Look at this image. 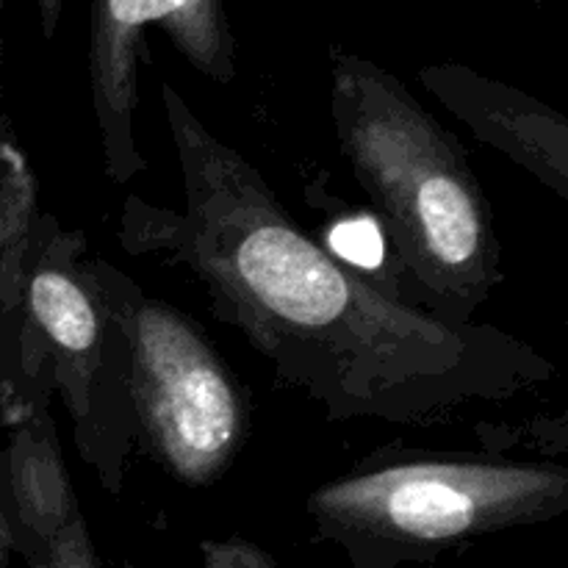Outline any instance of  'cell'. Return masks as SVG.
<instances>
[{
    "instance_id": "obj_1",
    "label": "cell",
    "mask_w": 568,
    "mask_h": 568,
    "mask_svg": "<svg viewBox=\"0 0 568 568\" xmlns=\"http://www.w3.org/2000/svg\"><path fill=\"white\" fill-rule=\"evenodd\" d=\"M183 209L131 197L122 247L192 272L211 311L333 422L444 425L547 383L552 364L497 327L447 325L349 270L258 170L161 83Z\"/></svg>"
},
{
    "instance_id": "obj_2",
    "label": "cell",
    "mask_w": 568,
    "mask_h": 568,
    "mask_svg": "<svg viewBox=\"0 0 568 568\" xmlns=\"http://www.w3.org/2000/svg\"><path fill=\"white\" fill-rule=\"evenodd\" d=\"M331 116L425 311L469 325L503 283V247L464 144L394 72L342 44H331Z\"/></svg>"
},
{
    "instance_id": "obj_3",
    "label": "cell",
    "mask_w": 568,
    "mask_h": 568,
    "mask_svg": "<svg viewBox=\"0 0 568 568\" xmlns=\"http://www.w3.org/2000/svg\"><path fill=\"white\" fill-rule=\"evenodd\" d=\"M322 538L353 555L416 558L568 514V466L486 455H392L316 488L305 503Z\"/></svg>"
},
{
    "instance_id": "obj_4",
    "label": "cell",
    "mask_w": 568,
    "mask_h": 568,
    "mask_svg": "<svg viewBox=\"0 0 568 568\" xmlns=\"http://www.w3.org/2000/svg\"><path fill=\"white\" fill-rule=\"evenodd\" d=\"M128 338L139 442L183 486L220 480L247 438V399L203 331L120 270L89 261Z\"/></svg>"
},
{
    "instance_id": "obj_5",
    "label": "cell",
    "mask_w": 568,
    "mask_h": 568,
    "mask_svg": "<svg viewBox=\"0 0 568 568\" xmlns=\"http://www.w3.org/2000/svg\"><path fill=\"white\" fill-rule=\"evenodd\" d=\"M81 250V236L55 233V242L28 277L26 300L75 422L78 447L100 480L116 491L122 460L136 436L128 388L131 355L122 322Z\"/></svg>"
},
{
    "instance_id": "obj_6",
    "label": "cell",
    "mask_w": 568,
    "mask_h": 568,
    "mask_svg": "<svg viewBox=\"0 0 568 568\" xmlns=\"http://www.w3.org/2000/svg\"><path fill=\"white\" fill-rule=\"evenodd\" d=\"M161 28L178 53L211 81H236V39L225 0H92L89 11V83L98 116L105 175L128 183L144 172L136 148L139 55L148 53L144 31Z\"/></svg>"
},
{
    "instance_id": "obj_7",
    "label": "cell",
    "mask_w": 568,
    "mask_h": 568,
    "mask_svg": "<svg viewBox=\"0 0 568 568\" xmlns=\"http://www.w3.org/2000/svg\"><path fill=\"white\" fill-rule=\"evenodd\" d=\"M416 78L477 142L519 164L568 203L566 111L458 61L427 64Z\"/></svg>"
},
{
    "instance_id": "obj_8",
    "label": "cell",
    "mask_w": 568,
    "mask_h": 568,
    "mask_svg": "<svg viewBox=\"0 0 568 568\" xmlns=\"http://www.w3.org/2000/svg\"><path fill=\"white\" fill-rule=\"evenodd\" d=\"M11 483H14L17 519L42 547L44 568L50 541L78 514L75 497L70 491V480H67L64 464H61V455L55 449L53 433L26 427L14 438Z\"/></svg>"
},
{
    "instance_id": "obj_9",
    "label": "cell",
    "mask_w": 568,
    "mask_h": 568,
    "mask_svg": "<svg viewBox=\"0 0 568 568\" xmlns=\"http://www.w3.org/2000/svg\"><path fill=\"white\" fill-rule=\"evenodd\" d=\"M327 253L347 264L355 272H377L383 270V242L381 225L372 216H347L338 220L327 233Z\"/></svg>"
},
{
    "instance_id": "obj_10",
    "label": "cell",
    "mask_w": 568,
    "mask_h": 568,
    "mask_svg": "<svg viewBox=\"0 0 568 568\" xmlns=\"http://www.w3.org/2000/svg\"><path fill=\"white\" fill-rule=\"evenodd\" d=\"M44 568H103L98 555H94L92 541H89L87 521H83L81 510L55 532L48 547Z\"/></svg>"
},
{
    "instance_id": "obj_11",
    "label": "cell",
    "mask_w": 568,
    "mask_h": 568,
    "mask_svg": "<svg viewBox=\"0 0 568 568\" xmlns=\"http://www.w3.org/2000/svg\"><path fill=\"white\" fill-rule=\"evenodd\" d=\"M203 568H275V558L242 538L203 541Z\"/></svg>"
},
{
    "instance_id": "obj_12",
    "label": "cell",
    "mask_w": 568,
    "mask_h": 568,
    "mask_svg": "<svg viewBox=\"0 0 568 568\" xmlns=\"http://www.w3.org/2000/svg\"><path fill=\"white\" fill-rule=\"evenodd\" d=\"M39 6V22H42V33L48 39L55 37V28L61 22V11H64V0H37Z\"/></svg>"
},
{
    "instance_id": "obj_13",
    "label": "cell",
    "mask_w": 568,
    "mask_h": 568,
    "mask_svg": "<svg viewBox=\"0 0 568 568\" xmlns=\"http://www.w3.org/2000/svg\"><path fill=\"white\" fill-rule=\"evenodd\" d=\"M0 536L11 538V532H9V525H6V521H3V516H0Z\"/></svg>"
},
{
    "instance_id": "obj_14",
    "label": "cell",
    "mask_w": 568,
    "mask_h": 568,
    "mask_svg": "<svg viewBox=\"0 0 568 568\" xmlns=\"http://www.w3.org/2000/svg\"><path fill=\"white\" fill-rule=\"evenodd\" d=\"M532 3H538V6H541V3H544V0H532Z\"/></svg>"
},
{
    "instance_id": "obj_15",
    "label": "cell",
    "mask_w": 568,
    "mask_h": 568,
    "mask_svg": "<svg viewBox=\"0 0 568 568\" xmlns=\"http://www.w3.org/2000/svg\"><path fill=\"white\" fill-rule=\"evenodd\" d=\"M566 331H568V320H566Z\"/></svg>"
}]
</instances>
